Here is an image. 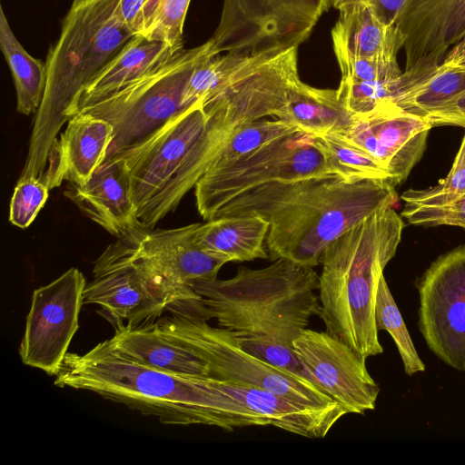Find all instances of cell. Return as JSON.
Segmentation results:
<instances>
[{"instance_id":"32","label":"cell","mask_w":465,"mask_h":465,"mask_svg":"<svg viewBox=\"0 0 465 465\" xmlns=\"http://www.w3.org/2000/svg\"><path fill=\"white\" fill-rule=\"evenodd\" d=\"M233 334L242 347L253 356L277 370L302 381L314 383L322 388L311 372L300 361L292 346L263 336Z\"/></svg>"},{"instance_id":"37","label":"cell","mask_w":465,"mask_h":465,"mask_svg":"<svg viewBox=\"0 0 465 465\" xmlns=\"http://www.w3.org/2000/svg\"><path fill=\"white\" fill-rule=\"evenodd\" d=\"M401 214L414 225H453L465 230V195L437 206L404 205Z\"/></svg>"},{"instance_id":"17","label":"cell","mask_w":465,"mask_h":465,"mask_svg":"<svg viewBox=\"0 0 465 465\" xmlns=\"http://www.w3.org/2000/svg\"><path fill=\"white\" fill-rule=\"evenodd\" d=\"M395 25L403 37L404 70L420 62L440 64L465 35V0H407Z\"/></svg>"},{"instance_id":"15","label":"cell","mask_w":465,"mask_h":465,"mask_svg":"<svg viewBox=\"0 0 465 465\" xmlns=\"http://www.w3.org/2000/svg\"><path fill=\"white\" fill-rule=\"evenodd\" d=\"M432 127L423 116L387 102L367 114L351 115L348 128L335 134L375 158L395 187L420 160Z\"/></svg>"},{"instance_id":"8","label":"cell","mask_w":465,"mask_h":465,"mask_svg":"<svg viewBox=\"0 0 465 465\" xmlns=\"http://www.w3.org/2000/svg\"><path fill=\"white\" fill-rule=\"evenodd\" d=\"M330 176L341 177L315 137L294 133L230 166L207 171L194 186L196 207L201 217L208 221L232 200L260 186Z\"/></svg>"},{"instance_id":"21","label":"cell","mask_w":465,"mask_h":465,"mask_svg":"<svg viewBox=\"0 0 465 465\" xmlns=\"http://www.w3.org/2000/svg\"><path fill=\"white\" fill-rule=\"evenodd\" d=\"M215 389L233 397L248 410L265 417L270 425L311 439L324 438L340 416L301 406L269 391L208 377Z\"/></svg>"},{"instance_id":"2","label":"cell","mask_w":465,"mask_h":465,"mask_svg":"<svg viewBox=\"0 0 465 465\" xmlns=\"http://www.w3.org/2000/svg\"><path fill=\"white\" fill-rule=\"evenodd\" d=\"M395 199V187L383 180L305 178L260 186L226 203L213 218L260 214L270 223L266 245L272 261L314 267L332 242Z\"/></svg>"},{"instance_id":"34","label":"cell","mask_w":465,"mask_h":465,"mask_svg":"<svg viewBox=\"0 0 465 465\" xmlns=\"http://www.w3.org/2000/svg\"><path fill=\"white\" fill-rule=\"evenodd\" d=\"M191 0H160L146 30L148 40L161 41L174 52L183 48V25Z\"/></svg>"},{"instance_id":"24","label":"cell","mask_w":465,"mask_h":465,"mask_svg":"<svg viewBox=\"0 0 465 465\" xmlns=\"http://www.w3.org/2000/svg\"><path fill=\"white\" fill-rule=\"evenodd\" d=\"M276 117L313 136L341 133L351 122L336 89L313 87L301 79L291 88Z\"/></svg>"},{"instance_id":"12","label":"cell","mask_w":465,"mask_h":465,"mask_svg":"<svg viewBox=\"0 0 465 465\" xmlns=\"http://www.w3.org/2000/svg\"><path fill=\"white\" fill-rule=\"evenodd\" d=\"M417 288L419 328L445 364L465 371V245L435 260Z\"/></svg>"},{"instance_id":"4","label":"cell","mask_w":465,"mask_h":465,"mask_svg":"<svg viewBox=\"0 0 465 465\" xmlns=\"http://www.w3.org/2000/svg\"><path fill=\"white\" fill-rule=\"evenodd\" d=\"M119 0H74L50 45L46 84L19 178L42 179L63 125L79 111L87 84L134 35L119 20Z\"/></svg>"},{"instance_id":"25","label":"cell","mask_w":465,"mask_h":465,"mask_svg":"<svg viewBox=\"0 0 465 465\" xmlns=\"http://www.w3.org/2000/svg\"><path fill=\"white\" fill-rule=\"evenodd\" d=\"M175 54L161 41L134 35L87 84L80 106L114 93Z\"/></svg>"},{"instance_id":"28","label":"cell","mask_w":465,"mask_h":465,"mask_svg":"<svg viewBox=\"0 0 465 465\" xmlns=\"http://www.w3.org/2000/svg\"><path fill=\"white\" fill-rule=\"evenodd\" d=\"M465 89V65L440 64L429 75L396 95L391 103L407 113L425 116Z\"/></svg>"},{"instance_id":"41","label":"cell","mask_w":465,"mask_h":465,"mask_svg":"<svg viewBox=\"0 0 465 465\" xmlns=\"http://www.w3.org/2000/svg\"><path fill=\"white\" fill-rule=\"evenodd\" d=\"M440 64L450 67L465 65V35L449 49Z\"/></svg>"},{"instance_id":"18","label":"cell","mask_w":465,"mask_h":465,"mask_svg":"<svg viewBox=\"0 0 465 465\" xmlns=\"http://www.w3.org/2000/svg\"><path fill=\"white\" fill-rule=\"evenodd\" d=\"M64 196L89 219L117 238L140 227L126 161L106 158L83 185L69 183Z\"/></svg>"},{"instance_id":"5","label":"cell","mask_w":465,"mask_h":465,"mask_svg":"<svg viewBox=\"0 0 465 465\" xmlns=\"http://www.w3.org/2000/svg\"><path fill=\"white\" fill-rule=\"evenodd\" d=\"M319 275L313 267L280 258L267 267L240 266L227 280L192 283L200 314L235 334L270 338L292 347L320 311Z\"/></svg>"},{"instance_id":"19","label":"cell","mask_w":465,"mask_h":465,"mask_svg":"<svg viewBox=\"0 0 465 465\" xmlns=\"http://www.w3.org/2000/svg\"><path fill=\"white\" fill-rule=\"evenodd\" d=\"M113 126L101 118L78 112L67 122L48 156L41 179L50 189L64 181L83 185L106 159Z\"/></svg>"},{"instance_id":"39","label":"cell","mask_w":465,"mask_h":465,"mask_svg":"<svg viewBox=\"0 0 465 465\" xmlns=\"http://www.w3.org/2000/svg\"><path fill=\"white\" fill-rule=\"evenodd\" d=\"M431 125H459L465 127V89L440 106L423 116Z\"/></svg>"},{"instance_id":"36","label":"cell","mask_w":465,"mask_h":465,"mask_svg":"<svg viewBox=\"0 0 465 465\" xmlns=\"http://www.w3.org/2000/svg\"><path fill=\"white\" fill-rule=\"evenodd\" d=\"M341 78L354 81H382L400 76L401 71L397 58H364L341 51H333Z\"/></svg>"},{"instance_id":"22","label":"cell","mask_w":465,"mask_h":465,"mask_svg":"<svg viewBox=\"0 0 465 465\" xmlns=\"http://www.w3.org/2000/svg\"><path fill=\"white\" fill-rule=\"evenodd\" d=\"M269 227V221L260 214L223 215L199 223L195 242L225 263L266 259Z\"/></svg>"},{"instance_id":"10","label":"cell","mask_w":465,"mask_h":465,"mask_svg":"<svg viewBox=\"0 0 465 465\" xmlns=\"http://www.w3.org/2000/svg\"><path fill=\"white\" fill-rule=\"evenodd\" d=\"M198 226L137 231L134 257L171 313H196L201 296L192 283L217 279L225 264L196 243Z\"/></svg>"},{"instance_id":"27","label":"cell","mask_w":465,"mask_h":465,"mask_svg":"<svg viewBox=\"0 0 465 465\" xmlns=\"http://www.w3.org/2000/svg\"><path fill=\"white\" fill-rule=\"evenodd\" d=\"M434 66L418 63L404 70L393 79L382 81H354L341 78L336 89L341 103L351 114H363L373 111L427 76Z\"/></svg>"},{"instance_id":"7","label":"cell","mask_w":465,"mask_h":465,"mask_svg":"<svg viewBox=\"0 0 465 465\" xmlns=\"http://www.w3.org/2000/svg\"><path fill=\"white\" fill-rule=\"evenodd\" d=\"M162 334L203 360L209 377L269 391L305 408L340 416L347 411L325 391L273 368L245 351L235 335L193 314L171 313L156 320Z\"/></svg>"},{"instance_id":"16","label":"cell","mask_w":465,"mask_h":465,"mask_svg":"<svg viewBox=\"0 0 465 465\" xmlns=\"http://www.w3.org/2000/svg\"><path fill=\"white\" fill-rule=\"evenodd\" d=\"M292 349L325 392L347 413L375 409L379 384L370 375L366 360L327 331L305 329Z\"/></svg>"},{"instance_id":"23","label":"cell","mask_w":465,"mask_h":465,"mask_svg":"<svg viewBox=\"0 0 465 465\" xmlns=\"http://www.w3.org/2000/svg\"><path fill=\"white\" fill-rule=\"evenodd\" d=\"M331 29L333 51L364 58H398L403 37L364 3L345 6Z\"/></svg>"},{"instance_id":"1","label":"cell","mask_w":465,"mask_h":465,"mask_svg":"<svg viewBox=\"0 0 465 465\" xmlns=\"http://www.w3.org/2000/svg\"><path fill=\"white\" fill-rule=\"evenodd\" d=\"M54 383L94 392L167 425L203 424L225 430L270 425L265 417L213 387L208 377L137 362L120 353L110 339L84 354L67 352Z\"/></svg>"},{"instance_id":"20","label":"cell","mask_w":465,"mask_h":465,"mask_svg":"<svg viewBox=\"0 0 465 465\" xmlns=\"http://www.w3.org/2000/svg\"><path fill=\"white\" fill-rule=\"evenodd\" d=\"M113 326L114 334L110 341L129 359L173 373L209 377L207 363L162 334L156 321L139 325L121 322Z\"/></svg>"},{"instance_id":"30","label":"cell","mask_w":465,"mask_h":465,"mask_svg":"<svg viewBox=\"0 0 465 465\" xmlns=\"http://www.w3.org/2000/svg\"><path fill=\"white\" fill-rule=\"evenodd\" d=\"M314 137L342 179L349 182L383 180L391 183L390 173L375 158L338 134Z\"/></svg>"},{"instance_id":"14","label":"cell","mask_w":465,"mask_h":465,"mask_svg":"<svg viewBox=\"0 0 465 465\" xmlns=\"http://www.w3.org/2000/svg\"><path fill=\"white\" fill-rule=\"evenodd\" d=\"M119 237L94 262V279L83 292V304H97L113 325L158 320L166 311L161 297L134 257L136 233Z\"/></svg>"},{"instance_id":"3","label":"cell","mask_w":465,"mask_h":465,"mask_svg":"<svg viewBox=\"0 0 465 465\" xmlns=\"http://www.w3.org/2000/svg\"><path fill=\"white\" fill-rule=\"evenodd\" d=\"M392 204L357 223L324 251L318 316L326 331L367 360L383 352L375 319L378 285L403 229Z\"/></svg>"},{"instance_id":"35","label":"cell","mask_w":465,"mask_h":465,"mask_svg":"<svg viewBox=\"0 0 465 465\" xmlns=\"http://www.w3.org/2000/svg\"><path fill=\"white\" fill-rule=\"evenodd\" d=\"M48 192L49 188L39 178H19L10 202V223L21 229L27 228L45 205Z\"/></svg>"},{"instance_id":"29","label":"cell","mask_w":465,"mask_h":465,"mask_svg":"<svg viewBox=\"0 0 465 465\" xmlns=\"http://www.w3.org/2000/svg\"><path fill=\"white\" fill-rule=\"evenodd\" d=\"M299 132L302 131L281 119L257 120L244 124L219 150L207 171L230 166L268 143Z\"/></svg>"},{"instance_id":"11","label":"cell","mask_w":465,"mask_h":465,"mask_svg":"<svg viewBox=\"0 0 465 465\" xmlns=\"http://www.w3.org/2000/svg\"><path fill=\"white\" fill-rule=\"evenodd\" d=\"M206 123L207 115L199 100L143 142L116 153L126 161L131 173L140 227L149 230L153 212L182 170Z\"/></svg>"},{"instance_id":"33","label":"cell","mask_w":465,"mask_h":465,"mask_svg":"<svg viewBox=\"0 0 465 465\" xmlns=\"http://www.w3.org/2000/svg\"><path fill=\"white\" fill-rule=\"evenodd\" d=\"M465 195V135L448 175L438 184L422 190L410 189L401 198L406 206H437Z\"/></svg>"},{"instance_id":"40","label":"cell","mask_w":465,"mask_h":465,"mask_svg":"<svg viewBox=\"0 0 465 465\" xmlns=\"http://www.w3.org/2000/svg\"><path fill=\"white\" fill-rule=\"evenodd\" d=\"M407 0H331V6L340 10L345 6L364 3L371 5L378 16L387 24L394 25Z\"/></svg>"},{"instance_id":"26","label":"cell","mask_w":465,"mask_h":465,"mask_svg":"<svg viewBox=\"0 0 465 465\" xmlns=\"http://www.w3.org/2000/svg\"><path fill=\"white\" fill-rule=\"evenodd\" d=\"M0 47L10 68L15 92L16 109L25 115L36 113L46 84V65L30 55L13 33L0 5Z\"/></svg>"},{"instance_id":"9","label":"cell","mask_w":465,"mask_h":465,"mask_svg":"<svg viewBox=\"0 0 465 465\" xmlns=\"http://www.w3.org/2000/svg\"><path fill=\"white\" fill-rule=\"evenodd\" d=\"M331 6V0H223L211 39L219 54L299 47Z\"/></svg>"},{"instance_id":"31","label":"cell","mask_w":465,"mask_h":465,"mask_svg":"<svg viewBox=\"0 0 465 465\" xmlns=\"http://www.w3.org/2000/svg\"><path fill=\"white\" fill-rule=\"evenodd\" d=\"M375 319L378 330H385L392 337L402 360L406 374L413 375L424 371V363L415 349L384 275L381 277L378 285Z\"/></svg>"},{"instance_id":"6","label":"cell","mask_w":465,"mask_h":465,"mask_svg":"<svg viewBox=\"0 0 465 465\" xmlns=\"http://www.w3.org/2000/svg\"><path fill=\"white\" fill-rule=\"evenodd\" d=\"M218 54L210 38L201 45L183 49L114 93L80 106L78 112L113 126L106 158L143 142L184 110L182 101L193 72Z\"/></svg>"},{"instance_id":"13","label":"cell","mask_w":465,"mask_h":465,"mask_svg":"<svg viewBox=\"0 0 465 465\" xmlns=\"http://www.w3.org/2000/svg\"><path fill=\"white\" fill-rule=\"evenodd\" d=\"M86 282L70 268L34 291L19 354L23 363L55 376L79 328Z\"/></svg>"},{"instance_id":"38","label":"cell","mask_w":465,"mask_h":465,"mask_svg":"<svg viewBox=\"0 0 465 465\" xmlns=\"http://www.w3.org/2000/svg\"><path fill=\"white\" fill-rule=\"evenodd\" d=\"M159 1L119 0L116 14L120 22L133 35H142L150 25Z\"/></svg>"}]
</instances>
